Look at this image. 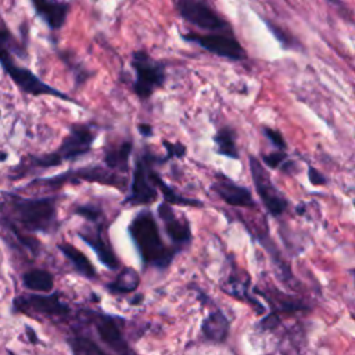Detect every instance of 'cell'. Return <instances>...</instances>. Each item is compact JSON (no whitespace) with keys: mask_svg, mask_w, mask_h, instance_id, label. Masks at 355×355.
<instances>
[{"mask_svg":"<svg viewBox=\"0 0 355 355\" xmlns=\"http://www.w3.org/2000/svg\"><path fill=\"white\" fill-rule=\"evenodd\" d=\"M22 284L33 293H51L54 288V276L42 268H33L24 273Z\"/></svg>","mask_w":355,"mask_h":355,"instance_id":"cell-21","label":"cell"},{"mask_svg":"<svg viewBox=\"0 0 355 355\" xmlns=\"http://www.w3.org/2000/svg\"><path fill=\"white\" fill-rule=\"evenodd\" d=\"M214 143L216 146L218 154L232 159H239V148L236 144L234 129H232L230 126L220 128L214 136Z\"/></svg>","mask_w":355,"mask_h":355,"instance_id":"cell-23","label":"cell"},{"mask_svg":"<svg viewBox=\"0 0 355 355\" xmlns=\"http://www.w3.org/2000/svg\"><path fill=\"white\" fill-rule=\"evenodd\" d=\"M129 237L140 257L141 266L165 270L179 254L168 245L159 232L157 219L150 209L139 211L128 225Z\"/></svg>","mask_w":355,"mask_h":355,"instance_id":"cell-1","label":"cell"},{"mask_svg":"<svg viewBox=\"0 0 355 355\" xmlns=\"http://www.w3.org/2000/svg\"><path fill=\"white\" fill-rule=\"evenodd\" d=\"M132 150H133V144L129 140L122 141L118 146L107 147L104 151L105 166L114 172L126 173L129 168V158H130Z\"/></svg>","mask_w":355,"mask_h":355,"instance_id":"cell-20","label":"cell"},{"mask_svg":"<svg viewBox=\"0 0 355 355\" xmlns=\"http://www.w3.org/2000/svg\"><path fill=\"white\" fill-rule=\"evenodd\" d=\"M68 345L72 355H110L93 338L80 333L68 337Z\"/></svg>","mask_w":355,"mask_h":355,"instance_id":"cell-25","label":"cell"},{"mask_svg":"<svg viewBox=\"0 0 355 355\" xmlns=\"http://www.w3.org/2000/svg\"><path fill=\"white\" fill-rule=\"evenodd\" d=\"M148 175H150V179L153 182V184H155L164 194V200L165 202L168 204H178V205H191V207H202V202L200 200H194V198H186V197H182L179 196L178 193H175L164 180L162 178L155 172L154 166H151L148 169Z\"/></svg>","mask_w":355,"mask_h":355,"instance_id":"cell-24","label":"cell"},{"mask_svg":"<svg viewBox=\"0 0 355 355\" xmlns=\"http://www.w3.org/2000/svg\"><path fill=\"white\" fill-rule=\"evenodd\" d=\"M137 129H139L140 135L144 136V137L153 136V128H151V125H148V123H140V125L137 126Z\"/></svg>","mask_w":355,"mask_h":355,"instance_id":"cell-32","label":"cell"},{"mask_svg":"<svg viewBox=\"0 0 355 355\" xmlns=\"http://www.w3.org/2000/svg\"><path fill=\"white\" fill-rule=\"evenodd\" d=\"M57 248L71 262L73 269L80 276H83L86 279H96L97 277V272H96L94 265L85 255V252H82L79 248H76L71 243H60V244H57Z\"/></svg>","mask_w":355,"mask_h":355,"instance_id":"cell-19","label":"cell"},{"mask_svg":"<svg viewBox=\"0 0 355 355\" xmlns=\"http://www.w3.org/2000/svg\"><path fill=\"white\" fill-rule=\"evenodd\" d=\"M67 180L97 182V183H101V184L114 186L119 190L126 189V179L125 178L119 176L118 172H114L108 168L105 169L103 166H86V168L76 169V171H68L62 175L51 178V179H43L42 182H44L46 184H51V186H61V184L67 183Z\"/></svg>","mask_w":355,"mask_h":355,"instance_id":"cell-12","label":"cell"},{"mask_svg":"<svg viewBox=\"0 0 355 355\" xmlns=\"http://www.w3.org/2000/svg\"><path fill=\"white\" fill-rule=\"evenodd\" d=\"M141 301H143V294H136V297L130 300V304H132V305H137V304L141 302Z\"/></svg>","mask_w":355,"mask_h":355,"instance_id":"cell-33","label":"cell"},{"mask_svg":"<svg viewBox=\"0 0 355 355\" xmlns=\"http://www.w3.org/2000/svg\"><path fill=\"white\" fill-rule=\"evenodd\" d=\"M12 53H21L19 46L11 32L6 25L0 26V67L4 73L14 82V85L24 93L31 96H53L58 97L64 101H71L79 104L76 100L69 97L67 93H62L57 87L43 82L36 73H33L29 68L19 65Z\"/></svg>","mask_w":355,"mask_h":355,"instance_id":"cell-2","label":"cell"},{"mask_svg":"<svg viewBox=\"0 0 355 355\" xmlns=\"http://www.w3.org/2000/svg\"><path fill=\"white\" fill-rule=\"evenodd\" d=\"M96 139V132L92 125L73 123L69 128V133L64 137L60 147L40 157H33L32 164L37 168H53L61 165L64 161H73L92 150Z\"/></svg>","mask_w":355,"mask_h":355,"instance_id":"cell-4","label":"cell"},{"mask_svg":"<svg viewBox=\"0 0 355 355\" xmlns=\"http://www.w3.org/2000/svg\"><path fill=\"white\" fill-rule=\"evenodd\" d=\"M35 14L53 32L60 31L69 15L71 4L64 0H29Z\"/></svg>","mask_w":355,"mask_h":355,"instance_id":"cell-15","label":"cell"},{"mask_svg":"<svg viewBox=\"0 0 355 355\" xmlns=\"http://www.w3.org/2000/svg\"><path fill=\"white\" fill-rule=\"evenodd\" d=\"M266 22V25H268V28H269V31L270 32H273V35H275V37L282 43V46H284V47H294V39H291L280 26H277V25H273L270 21H265Z\"/></svg>","mask_w":355,"mask_h":355,"instance_id":"cell-30","label":"cell"},{"mask_svg":"<svg viewBox=\"0 0 355 355\" xmlns=\"http://www.w3.org/2000/svg\"><path fill=\"white\" fill-rule=\"evenodd\" d=\"M230 331V320L216 305L212 306L208 316L201 322L202 336L215 344H222L226 341Z\"/></svg>","mask_w":355,"mask_h":355,"instance_id":"cell-17","label":"cell"},{"mask_svg":"<svg viewBox=\"0 0 355 355\" xmlns=\"http://www.w3.org/2000/svg\"><path fill=\"white\" fill-rule=\"evenodd\" d=\"M164 146L166 148V155L161 158V164L169 161L171 158H182L186 154V147L182 143L164 141Z\"/></svg>","mask_w":355,"mask_h":355,"instance_id":"cell-28","label":"cell"},{"mask_svg":"<svg viewBox=\"0 0 355 355\" xmlns=\"http://www.w3.org/2000/svg\"><path fill=\"white\" fill-rule=\"evenodd\" d=\"M130 64L136 76L133 92L139 98L147 100L158 87L164 86L166 79L165 64L154 60L146 50L133 51Z\"/></svg>","mask_w":355,"mask_h":355,"instance_id":"cell-5","label":"cell"},{"mask_svg":"<svg viewBox=\"0 0 355 355\" xmlns=\"http://www.w3.org/2000/svg\"><path fill=\"white\" fill-rule=\"evenodd\" d=\"M173 6L184 21L200 31L234 33L230 24L204 0H173Z\"/></svg>","mask_w":355,"mask_h":355,"instance_id":"cell-6","label":"cell"},{"mask_svg":"<svg viewBox=\"0 0 355 355\" xmlns=\"http://www.w3.org/2000/svg\"><path fill=\"white\" fill-rule=\"evenodd\" d=\"M1 25H4V22H3V19H1V15H0V26H1Z\"/></svg>","mask_w":355,"mask_h":355,"instance_id":"cell-36","label":"cell"},{"mask_svg":"<svg viewBox=\"0 0 355 355\" xmlns=\"http://www.w3.org/2000/svg\"><path fill=\"white\" fill-rule=\"evenodd\" d=\"M216 180L211 184V190L227 205L239 207V208H255V200L251 191L234 183L227 176L222 173H216Z\"/></svg>","mask_w":355,"mask_h":355,"instance_id":"cell-14","label":"cell"},{"mask_svg":"<svg viewBox=\"0 0 355 355\" xmlns=\"http://www.w3.org/2000/svg\"><path fill=\"white\" fill-rule=\"evenodd\" d=\"M75 214L87 219L89 222H100L103 218V209L96 204H78L75 207Z\"/></svg>","mask_w":355,"mask_h":355,"instance_id":"cell-26","label":"cell"},{"mask_svg":"<svg viewBox=\"0 0 355 355\" xmlns=\"http://www.w3.org/2000/svg\"><path fill=\"white\" fill-rule=\"evenodd\" d=\"M262 161L270 169H277V168L282 169V166L287 161V153L284 150H276L269 154H263Z\"/></svg>","mask_w":355,"mask_h":355,"instance_id":"cell-27","label":"cell"},{"mask_svg":"<svg viewBox=\"0 0 355 355\" xmlns=\"http://www.w3.org/2000/svg\"><path fill=\"white\" fill-rule=\"evenodd\" d=\"M263 133H265V136L269 139V141H270L277 150H284V151H286L287 144H286V140H284L283 135H282L279 130L272 129V128H269V126H263Z\"/></svg>","mask_w":355,"mask_h":355,"instance_id":"cell-29","label":"cell"},{"mask_svg":"<svg viewBox=\"0 0 355 355\" xmlns=\"http://www.w3.org/2000/svg\"><path fill=\"white\" fill-rule=\"evenodd\" d=\"M87 318L94 326L96 333L98 334L100 340L112 349L116 355H135V352L130 349L129 343L123 337V333L121 330L122 319L116 318L114 315H108L98 311H85Z\"/></svg>","mask_w":355,"mask_h":355,"instance_id":"cell-10","label":"cell"},{"mask_svg":"<svg viewBox=\"0 0 355 355\" xmlns=\"http://www.w3.org/2000/svg\"><path fill=\"white\" fill-rule=\"evenodd\" d=\"M140 284L139 273L132 268H123L114 280L105 284V288L112 294H132Z\"/></svg>","mask_w":355,"mask_h":355,"instance_id":"cell-22","label":"cell"},{"mask_svg":"<svg viewBox=\"0 0 355 355\" xmlns=\"http://www.w3.org/2000/svg\"><path fill=\"white\" fill-rule=\"evenodd\" d=\"M248 164H250L251 179L262 205L272 216L275 218L282 216L288 208L287 198L275 186L269 172L265 169V166L258 158H255L254 155H250Z\"/></svg>","mask_w":355,"mask_h":355,"instance_id":"cell-7","label":"cell"},{"mask_svg":"<svg viewBox=\"0 0 355 355\" xmlns=\"http://www.w3.org/2000/svg\"><path fill=\"white\" fill-rule=\"evenodd\" d=\"M233 268L234 270L232 269L227 280H226V284L229 287H223V290L226 293H229V295L232 297H236L241 301H245L248 304H251V306H254L255 309V313L257 315H262L266 312V308L254 297L250 295V291H248V284H250V277L244 282V277L247 276L245 270H240L234 263H233Z\"/></svg>","mask_w":355,"mask_h":355,"instance_id":"cell-18","label":"cell"},{"mask_svg":"<svg viewBox=\"0 0 355 355\" xmlns=\"http://www.w3.org/2000/svg\"><path fill=\"white\" fill-rule=\"evenodd\" d=\"M14 309L22 313H37L49 318L65 316L71 308L61 301L60 294H29L14 300Z\"/></svg>","mask_w":355,"mask_h":355,"instance_id":"cell-11","label":"cell"},{"mask_svg":"<svg viewBox=\"0 0 355 355\" xmlns=\"http://www.w3.org/2000/svg\"><path fill=\"white\" fill-rule=\"evenodd\" d=\"M78 236L96 252L98 261L110 270H118L121 268L116 254L112 250L111 243L104 237L101 226H97L94 232H79Z\"/></svg>","mask_w":355,"mask_h":355,"instance_id":"cell-16","label":"cell"},{"mask_svg":"<svg viewBox=\"0 0 355 355\" xmlns=\"http://www.w3.org/2000/svg\"><path fill=\"white\" fill-rule=\"evenodd\" d=\"M157 215L164 223V230L169 237L172 247H175L179 252L186 250L193 239L191 227L187 219L183 216H178L172 205L165 201L158 205Z\"/></svg>","mask_w":355,"mask_h":355,"instance_id":"cell-13","label":"cell"},{"mask_svg":"<svg viewBox=\"0 0 355 355\" xmlns=\"http://www.w3.org/2000/svg\"><path fill=\"white\" fill-rule=\"evenodd\" d=\"M182 39L186 42L196 43L205 51L230 61H243L247 58V53L237 40V37L234 36V33L190 32L182 35Z\"/></svg>","mask_w":355,"mask_h":355,"instance_id":"cell-8","label":"cell"},{"mask_svg":"<svg viewBox=\"0 0 355 355\" xmlns=\"http://www.w3.org/2000/svg\"><path fill=\"white\" fill-rule=\"evenodd\" d=\"M327 1L334 4V6H340V8H345V4L341 0H327Z\"/></svg>","mask_w":355,"mask_h":355,"instance_id":"cell-35","label":"cell"},{"mask_svg":"<svg viewBox=\"0 0 355 355\" xmlns=\"http://www.w3.org/2000/svg\"><path fill=\"white\" fill-rule=\"evenodd\" d=\"M157 159L158 157L153 155L150 151H144L136 159L130 190L125 202H129L130 205H150L157 200L158 191L148 175V169L155 165Z\"/></svg>","mask_w":355,"mask_h":355,"instance_id":"cell-9","label":"cell"},{"mask_svg":"<svg viewBox=\"0 0 355 355\" xmlns=\"http://www.w3.org/2000/svg\"><path fill=\"white\" fill-rule=\"evenodd\" d=\"M26 333H29V336H31V341L32 343H37V337H36V334H35V331L31 329V327H26Z\"/></svg>","mask_w":355,"mask_h":355,"instance_id":"cell-34","label":"cell"},{"mask_svg":"<svg viewBox=\"0 0 355 355\" xmlns=\"http://www.w3.org/2000/svg\"><path fill=\"white\" fill-rule=\"evenodd\" d=\"M57 198H21L12 197L11 208L17 222L28 232L49 233L57 220Z\"/></svg>","mask_w":355,"mask_h":355,"instance_id":"cell-3","label":"cell"},{"mask_svg":"<svg viewBox=\"0 0 355 355\" xmlns=\"http://www.w3.org/2000/svg\"><path fill=\"white\" fill-rule=\"evenodd\" d=\"M308 179L313 186H324L327 183V179L322 175V172H319L313 166L308 168Z\"/></svg>","mask_w":355,"mask_h":355,"instance_id":"cell-31","label":"cell"}]
</instances>
